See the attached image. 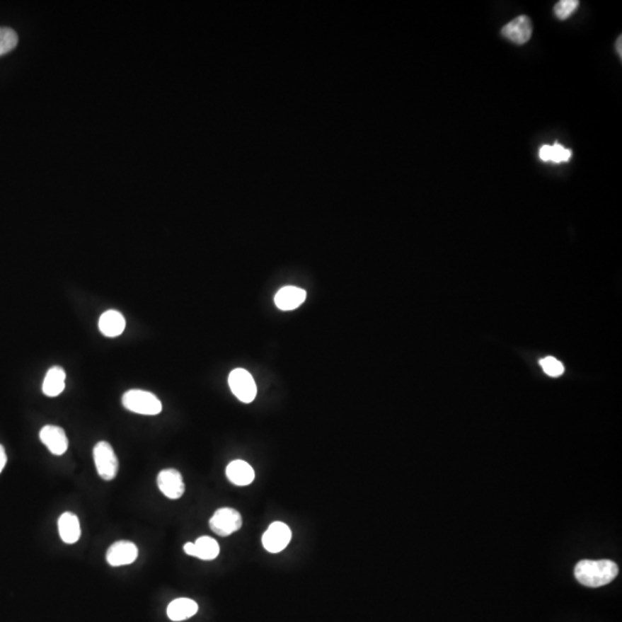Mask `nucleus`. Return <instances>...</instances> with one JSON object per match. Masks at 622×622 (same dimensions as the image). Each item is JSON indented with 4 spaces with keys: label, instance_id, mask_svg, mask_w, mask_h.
<instances>
[{
    "label": "nucleus",
    "instance_id": "nucleus-13",
    "mask_svg": "<svg viewBox=\"0 0 622 622\" xmlns=\"http://www.w3.org/2000/svg\"><path fill=\"white\" fill-rule=\"evenodd\" d=\"M98 328L99 331L105 337H118L125 331L126 319L124 315L117 310H108L99 318Z\"/></svg>",
    "mask_w": 622,
    "mask_h": 622
},
{
    "label": "nucleus",
    "instance_id": "nucleus-1",
    "mask_svg": "<svg viewBox=\"0 0 622 622\" xmlns=\"http://www.w3.org/2000/svg\"><path fill=\"white\" fill-rule=\"evenodd\" d=\"M581 584L589 588H599L609 584L619 574V568L611 560H581L574 570Z\"/></svg>",
    "mask_w": 622,
    "mask_h": 622
},
{
    "label": "nucleus",
    "instance_id": "nucleus-22",
    "mask_svg": "<svg viewBox=\"0 0 622 622\" xmlns=\"http://www.w3.org/2000/svg\"><path fill=\"white\" fill-rule=\"evenodd\" d=\"M6 452H5V449H4L3 445H0V473L3 471L4 468L6 466Z\"/></svg>",
    "mask_w": 622,
    "mask_h": 622
},
{
    "label": "nucleus",
    "instance_id": "nucleus-20",
    "mask_svg": "<svg viewBox=\"0 0 622 622\" xmlns=\"http://www.w3.org/2000/svg\"><path fill=\"white\" fill-rule=\"evenodd\" d=\"M579 5V0H561L554 6V14L558 19L567 20L573 16Z\"/></svg>",
    "mask_w": 622,
    "mask_h": 622
},
{
    "label": "nucleus",
    "instance_id": "nucleus-21",
    "mask_svg": "<svg viewBox=\"0 0 622 622\" xmlns=\"http://www.w3.org/2000/svg\"><path fill=\"white\" fill-rule=\"evenodd\" d=\"M539 364L542 367L543 372L550 377H559L565 372V367L563 363L552 356H548V357L541 359Z\"/></svg>",
    "mask_w": 622,
    "mask_h": 622
},
{
    "label": "nucleus",
    "instance_id": "nucleus-19",
    "mask_svg": "<svg viewBox=\"0 0 622 622\" xmlns=\"http://www.w3.org/2000/svg\"><path fill=\"white\" fill-rule=\"evenodd\" d=\"M18 35L16 31L6 27H0V56L11 52L18 45Z\"/></svg>",
    "mask_w": 622,
    "mask_h": 622
},
{
    "label": "nucleus",
    "instance_id": "nucleus-10",
    "mask_svg": "<svg viewBox=\"0 0 622 622\" xmlns=\"http://www.w3.org/2000/svg\"><path fill=\"white\" fill-rule=\"evenodd\" d=\"M40 442L47 446L53 455L65 454L69 449V439L65 431L57 425H45L40 432Z\"/></svg>",
    "mask_w": 622,
    "mask_h": 622
},
{
    "label": "nucleus",
    "instance_id": "nucleus-8",
    "mask_svg": "<svg viewBox=\"0 0 622 622\" xmlns=\"http://www.w3.org/2000/svg\"><path fill=\"white\" fill-rule=\"evenodd\" d=\"M139 548L134 543L119 541L113 543L106 552V561L113 567L126 566L137 560Z\"/></svg>",
    "mask_w": 622,
    "mask_h": 622
},
{
    "label": "nucleus",
    "instance_id": "nucleus-6",
    "mask_svg": "<svg viewBox=\"0 0 622 622\" xmlns=\"http://www.w3.org/2000/svg\"><path fill=\"white\" fill-rule=\"evenodd\" d=\"M292 539V531L287 524L273 522L264 533L262 543L270 553H279L287 548Z\"/></svg>",
    "mask_w": 622,
    "mask_h": 622
},
{
    "label": "nucleus",
    "instance_id": "nucleus-17",
    "mask_svg": "<svg viewBox=\"0 0 622 622\" xmlns=\"http://www.w3.org/2000/svg\"><path fill=\"white\" fill-rule=\"evenodd\" d=\"M197 611L196 601L189 598H178L168 605V616L172 621H183L195 616Z\"/></svg>",
    "mask_w": 622,
    "mask_h": 622
},
{
    "label": "nucleus",
    "instance_id": "nucleus-11",
    "mask_svg": "<svg viewBox=\"0 0 622 622\" xmlns=\"http://www.w3.org/2000/svg\"><path fill=\"white\" fill-rule=\"evenodd\" d=\"M183 550L188 555L198 558L201 560H214L219 555L220 548L217 541L207 536L196 539L195 543H186Z\"/></svg>",
    "mask_w": 622,
    "mask_h": 622
},
{
    "label": "nucleus",
    "instance_id": "nucleus-2",
    "mask_svg": "<svg viewBox=\"0 0 622 622\" xmlns=\"http://www.w3.org/2000/svg\"><path fill=\"white\" fill-rule=\"evenodd\" d=\"M122 405L129 412L139 415H159L163 409L161 400L148 391L130 390L122 396Z\"/></svg>",
    "mask_w": 622,
    "mask_h": 622
},
{
    "label": "nucleus",
    "instance_id": "nucleus-9",
    "mask_svg": "<svg viewBox=\"0 0 622 622\" xmlns=\"http://www.w3.org/2000/svg\"><path fill=\"white\" fill-rule=\"evenodd\" d=\"M502 34L504 38L511 40L513 43L522 45L531 38L533 23L526 16H517L511 22H508L507 25H504Z\"/></svg>",
    "mask_w": 622,
    "mask_h": 622
},
{
    "label": "nucleus",
    "instance_id": "nucleus-3",
    "mask_svg": "<svg viewBox=\"0 0 622 622\" xmlns=\"http://www.w3.org/2000/svg\"><path fill=\"white\" fill-rule=\"evenodd\" d=\"M93 461L97 473L104 480H115L119 471V461L115 451L108 442H99L93 447Z\"/></svg>",
    "mask_w": 622,
    "mask_h": 622
},
{
    "label": "nucleus",
    "instance_id": "nucleus-16",
    "mask_svg": "<svg viewBox=\"0 0 622 622\" xmlns=\"http://www.w3.org/2000/svg\"><path fill=\"white\" fill-rule=\"evenodd\" d=\"M66 372L62 367H52L49 369L44 378L43 393L47 396H58L65 390Z\"/></svg>",
    "mask_w": 622,
    "mask_h": 622
},
{
    "label": "nucleus",
    "instance_id": "nucleus-4",
    "mask_svg": "<svg viewBox=\"0 0 622 622\" xmlns=\"http://www.w3.org/2000/svg\"><path fill=\"white\" fill-rule=\"evenodd\" d=\"M229 388L241 403H250L257 396V386L253 376L245 369H236L229 376Z\"/></svg>",
    "mask_w": 622,
    "mask_h": 622
},
{
    "label": "nucleus",
    "instance_id": "nucleus-18",
    "mask_svg": "<svg viewBox=\"0 0 622 622\" xmlns=\"http://www.w3.org/2000/svg\"><path fill=\"white\" fill-rule=\"evenodd\" d=\"M573 152L570 149H566L560 144H553V146H548L545 144L539 150V159L543 161H552V163H563L568 161L572 159Z\"/></svg>",
    "mask_w": 622,
    "mask_h": 622
},
{
    "label": "nucleus",
    "instance_id": "nucleus-15",
    "mask_svg": "<svg viewBox=\"0 0 622 622\" xmlns=\"http://www.w3.org/2000/svg\"><path fill=\"white\" fill-rule=\"evenodd\" d=\"M58 530L62 542L66 544H74L78 542L81 537V526L78 517L69 512L60 515L58 520Z\"/></svg>",
    "mask_w": 622,
    "mask_h": 622
},
{
    "label": "nucleus",
    "instance_id": "nucleus-7",
    "mask_svg": "<svg viewBox=\"0 0 622 622\" xmlns=\"http://www.w3.org/2000/svg\"><path fill=\"white\" fill-rule=\"evenodd\" d=\"M157 485L161 493L172 500L181 498L185 493L183 475L173 468L164 469L159 473L157 476Z\"/></svg>",
    "mask_w": 622,
    "mask_h": 622
},
{
    "label": "nucleus",
    "instance_id": "nucleus-23",
    "mask_svg": "<svg viewBox=\"0 0 622 622\" xmlns=\"http://www.w3.org/2000/svg\"><path fill=\"white\" fill-rule=\"evenodd\" d=\"M616 53L619 54L620 58H622V36L616 40Z\"/></svg>",
    "mask_w": 622,
    "mask_h": 622
},
{
    "label": "nucleus",
    "instance_id": "nucleus-5",
    "mask_svg": "<svg viewBox=\"0 0 622 622\" xmlns=\"http://www.w3.org/2000/svg\"><path fill=\"white\" fill-rule=\"evenodd\" d=\"M210 528L214 534L226 537L236 533L242 526L241 514L234 508L224 507L218 509L210 519Z\"/></svg>",
    "mask_w": 622,
    "mask_h": 622
},
{
    "label": "nucleus",
    "instance_id": "nucleus-12",
    "mask_svg": "<svg viewBox=\"0 0 622 622\" xmlns=\"http://www.w3.org/2000/svg\"><path fill=\"white\" fill-rule=\"evenodd\" d=\"M306 293L304 289L294 287V286H286L279 289L275 296V304L279 309L284 311L294 310L306 301Z\"/></svg>",
    "mask_w": 622,
    "mask_h": 622
},
{
    "label": "nucleus",
    "instance_id": "nucleus-14",
    "mask_svg": "<svg viewBox=\"0 0 622 622\" xmlns=\"http://www.w3.org/2000/svg\"><path fill=\"white\" fill-rule=\"evenodd\" d=\"M226 476L234 485L247 486L254 482L255 471L248 462L234 460L227 466Z\"/></svg>",
    "mask_w": 622,
    "mask_h": 622
}]
</instances>
